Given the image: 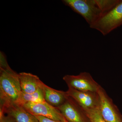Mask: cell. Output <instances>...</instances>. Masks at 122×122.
Returning <instances> with one entry per match:
<instances>
[{
    "instance_id": "1",
    "label": "cell",
    "mask_w": 122,
    "mask_h": 122,
    "mask_svg": "<svg viewBox=\"0 0 122 122\" xmlns=\"http://www.w3.org/2000/svg\"><path fill=\"white\" fill-rule=\"evenodd\" d=\"M0 109L17 103L21 89L19 74L9 66L4 54L0 52Z\"/></svg>"
},
{
    "instance_id": "2",
    "label": "cell",
    "mask_w": 122,
    "mask_h": 122,
    "mask_svg": "<svg viewBox=\"0 0 122 122\" xmlns=\"http://www.w3.org/2000/svg\"><path fill=\"white\" fill-rule=\"evenodd\" d=\"M62 1L64 4L81 15L90 26L103 15L96 0H63Z\"/></svg>"
},
{
    "instance_id": "3",
    "label": "cell",
    "mask_w": 122,
    "mask_h": 122,
    "mask_svg": "<svg viewBox=\"0 0 122 122\" xmlns=\"http://www.w3.org/2000/svg\"><path fill=\"white\" fill-rule=\"evenodd\" d=\"M122 25V0L90 26L106 36Z\"/></svg>"
},
{
    "instance_id": "4",
    "label": "cell",
    "mask_w": 122,
    "mask_h": 122,
    "mask_svg": "<svg viewBox=\"0 0 122 122\" xmlns=\"http://www.w3.org/2000/svg\"><path fill=\"white\" fill-rule=\"evenodd\" d=\"M63 79L69 88L79 91L97 92L101 86L87 72H81L76 75H66Z\"/></svg>"
},
{
    "instance_id": "5",
    "label": "cell",
    "mask_w": 122,
    "mask_h": 122,
    "mask_svg": "<svg viewBox=\"0 0 122 122\" xmlns=\"http://www.w3.org/2000/svg\"><path fill=\"white\" fill-rule=\"evenodd\" d=\"M100 97L99 109L101 114L107 122H122V115L117 107L100 86L97 91Z\"/></svg>"
},
{
    "instance_id": "6",
    "label": "cell",
    "mask_w": 122,
    "mask_h": 122,
    "mask_svg": "<svg viewBox=\"0 0 122 122\" xmlns=\"http://www.w3.org/2000/svg\"><path fill=\"white\" fill-rule=\"evenodd\" d=\"M57 108L68 122H90L85 111L69 96L62 105Z\"/></svg>"
},
{
    "instance_id": "7",
    "label": "cell",
    "mask_w": 122,
    "mask_h": 122,
    "mask_svg": "<svg viewBox=\"0 0 122 122\" xmlns=\"http://www.w3.org/2000/svg\"><path fill=\"white\" fill-rule=\"evenodd\" d=\"M33 115L44 116L56 121L64 122L65 118L57 107L46 102L27 103L22 105Z\"/></svg>"
},
{
    "instance_id": "8",
    "label": "cell",
    "mask_w": 122,
    "mask_h": 122,
    "mask_svg": "<svg viewBox=\"0 0 122 122\" xmlns=\"http://www.w3.org/2000/svg\"><path fill=\"white\" fill-rule=\"evenodd\" d=\"M66 92L68 96L82 109H92L99 107L100 97L97 92L79 91L71 88Z\"/></svg>"
},
{
    "instance_id": "9",
    "label": "cell",
    "mask_w": 122,
    "mask_h": 122,
    "mask_svg": "<svg viewBox=\"0 0 122 122\" xmlns=\"http://www.w3.org/2000/svg\"><path fill=\"white\" fill-rule=\"evenodd\" d=\"M3 114L10 116L16 122H39L35 116L30 113L22 105L16 103L0 110V115Z\"/></svg>"
},
{
    "instance_id": "10",
    "label": "cell",
    "mask_w": 122,
    "mask_h": 122,
    "mask_svg": "<svg viewBox=\"0 0 122 122\" xmlns=\"http://www.w3.org/2000/svg\"><path fill=\"white\" fill-rule=\"evenodd\" d=\"M41 88L43 92L45 102L55 107H58L62 105L68 97L66 92L54 89L42 82Z\"/></svg>"
},
{
    "instance_id": "11",
    "label": "cell",
    "mask_w": 122,
    "mask_h": 122,
    "mask_svg": "<svg viewBox=\"0 0 122 122\" xmlns=\"http://www.w3.org/2000/svg\"><path fill=\"white\" fill-rule=\"evenodd\" d=\"M18 74L22 92L32 93L41 87L42 81L36 75L25 72H21Z\"/></svg>"
},
{
    "instance_id": "12",
    "label": "cell",
    "mask_w": 122,
    "mask_h": 122,
    "mask_svg": "<svg viewBox=\"0 0 122 122\" xmlns=\"http://www.w3.org/2000/svg\"><path fill=\"white\" fill-rule=\"evenodd\" d=\"M45 101L43 92L41 86L37 91L32 93H25L21 92L16 104L22 105L27 103L39 102Z\"/></svg>"
},
{
    "instance_id": "13",
    "label": "cell",
    "mask_w": 122,
    "mask_h": 122,
    "mask_svg": "<svg viewBox=\"0 0 122 122\" xmlns=\"http://www.w3.org/2000/svg\"><path fill=\"white\" fill-rule=\"evenodd\" d=\"M83 109L90 122H107L101 114L99 107L94 109Z\"/></svg>"
},
{
    "instance_id": "14",
    "label": "cell",
    "mask_w": 122,
    "mask_h": 122,
    "mask_svg": "<svg viewBox=\"0 0 122 122\" xmlns=\"http://www.w3.org/2000/svg\"><path fill=\"white\" fill-rule=\"evenodd\" d=\"M0 122H16L10 116L5 114L0 115Z\"/></svg>"
},
{
    "instance_id": "15",
    "label": "cell",
    "mask_w": 122,
    "mask_h": 122,
    "mask_svg": "<svg viewBox=\"0 0 122 122\" xmlns=\"http://www.w3.org/2000/svg\"><path fill=\"white\" fill-rule=\"evenodd\" d=\"M36 117L37 119L39 122H61V121H56L49 118L46 117L44 116H37Z\"/></svg>"
},
{
    "instance_id": "16",
    "label": "cell",
    "mask_w": 122,
    "mask_h": 122,
    "mask_svg": "<svg viewBox=\"0 0 122 122\" xmlns=\"http://www.w3.org/2000/svg\"><path fill=\"white\" fill-rule=\"evenodd\" d=\"M64 122H68V121H67V120H66L65 119V120H64Z\"/></svg>"
}]
</instances>
